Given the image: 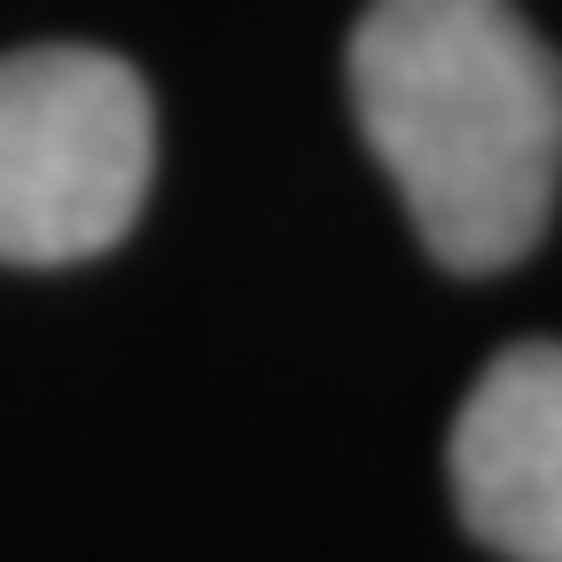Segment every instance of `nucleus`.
Returning a JSON list of instances; mask_svg holds the SVG:
<instances>
[{"instance_id": "nucleus-2", "label": "nucleus", "mask_w": 562, "mask_h": 562, "mask_svg": "<svg viewBox=\"0 0 562 562\" xmlns=\"http://www.w3.org/2000/svg\"><path fill=\"white\" fill-rule=\"evenodd\" d=\"M157 172L140 70L102 47L0 55V258L70 266L110 250Z\"/></svg>"}, {"instance_id": "nucleus-1", "label": "nucleus", "mask_w": 562, "mask_h": 562, "mask_svg": "<svg viewBox=\"0 0 562 562\" xmlns=\"http://www.w3.org/2000/svg\"><path fill=\"white\" fill-rule=\"evenodd\" d=\"M351 110L414 235L453 273L516 266L562 188V63L508 0H375Z\"/></svg>"}, {"instance_id": "nucleus-3", "label": "nucleus", "mask_w": 562, "mask_h": 562, "mask_svg": "<svg viewBox=\"0 0 562 562\" xmlns=\"http://www.w3.org/2000/svg\"><path fill=\"white\" fill-rule=\"evenodd\" d=\"M446 469L492 554L562 562V344H516L476 375Z\"/></svg>"}]
</instances>
